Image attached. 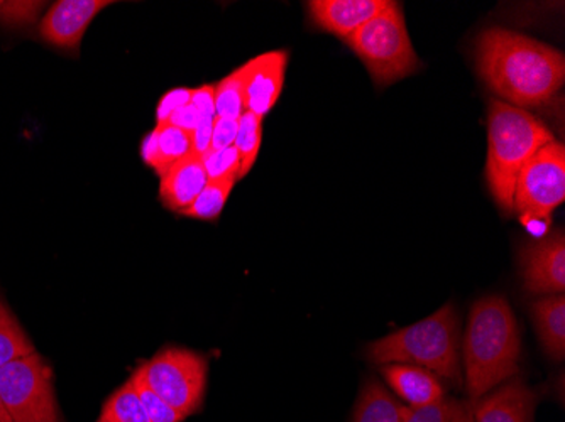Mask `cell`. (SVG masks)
<instances>
[{
	"mask_svg": "<svg viewBox=\"0 0 565 422\" xmlns=\"http://www.w3.org/2000/svg\"><path fill=\"white\" fill-rule=\"evenodd\" d=\"M110 6L107 0H60L51 6L40 25L41 40L62 50H76L90 22Z\"/></svg>",
	"mask_w": 565,
	"mask_h": 422,
	"instance_id": "obj_11",
	"label": "cell"
},
{
	"mask_svg": "<svg viewBox=\"0 0 565 422\" xmlns=\"http://www.w3.org/2000/svg\"><path fill=\"white\" fill-rule=\"evenodd\" d=\"M41 2H0V24H28L43 9Z\"/></svg>",
	"mask_w": 565,
	"mask_h": 422,
	"instance_id": "obj_27",
	"label": "cell"
},
{
	"mask_svg": "<svg viewBox=\"0 0 565 422\" xmlns=\"http://www.w3.org/2000/svg\"><path fill=\"white\" fill-rule=\"evenodd\" d=\"M555 138L548 127L529 110L493 100L488 112V161L486 177L498 206L513 214L520 171Z\"/></svg>",
	"mask_w": 565,
	"mask_h": 422,
	"instance_id": "obj_3",
	"label": "cell"
},
{
	"mask_svg": "<svg viewBox=\"0 0 565 422\" xmlns=\"http://www.w3.org/2000/svg\"><path fill=\"white\" fill-rule=\"evenodd\" d=\"M237 181L239 180L234 174L233 176L218 177V180H209L207 186L202 190L199 198L182 215L196 218V220H217Z\"/></svg>",
	"mask_w": 565,
	"mask_h": 422,
	"instance_id": "obj_19",
	"label": "cell"
},
{
	"mask_svg": "<svg viewBox=\"0 0 565 422\" xmlns=\"http://www.w3.org/2000/svg\"><path fill=\"white\" fill-rule=\"evenodd\" d=\"M520 263L526 291L533 294H564V231H554L548 237L523 247Z\"/></svg>",
	"mask_w": 565,
	"mask_h": 422,
	"instance_id": "obj_9",
	"label": "cell"
},
{
	"mask_svg": "<svg viewBox=\"0 0 565 422\" xmlns=\"http://www.w3.org/2000/svg\"><path fill=\"white\" fill-rule=\"evenodd\" d=\"M520 347L519 323L504 297H482L471 307L462 357L472 401L515 376Z\"/></svg>",
	"mask_w": 565,
	"mask_h": 422,
	"instance_id": "obj_2",
	"label": "cell"
},
{
	"mask_svg": "<svg viewBox=\"0 0 565 422\" xmlns=\"http://www.w3.org/2000/svg\"><path fill=\"white\" fill-rule=\"evenodd\" d=\"M536 335L541 339L545 354L555 361L565 357V297L564 294H552L536 301L532 306Z\"/></svg>",
	"mask_w": 565,
	"mask_h": 422,
	"instance_id": "obj_17",
	"label": "cell"
},
{
	"mask_svg": "<svg viewBox=\"0 0 565 422\" xmlns=\"http://www.w3.org/2000/svg\"><path fill=\"white\" fill-rule=\"evenodd\" d=\"M287 65V51L278 50L256 56L241 66L247 112L262 119H265L266 113L271 112L285 87Z\"/></svg>",
	"mask_w": 565,
	"mask_h": 422,
	"instance_id": "obj_10",
	"label": "cell"
},
{
	"mask_svg": "<svg viewBox=\"0 0 565 422\" xmlns=\"http://www.w3.org/2000/svg\"><path fill=\"white\" fill-rule=\"evenodd\" d=\"M390 4V0H313L308 2V11L320 30L348 41Z\"/></svg>",
	"mask_w": 565,
	"mask_h": 422,
	"instance_id": "obj_12",
	"label": "cell"
},
{
	"mask_svg": "<svg viewBox=\"0 0 565 422\" xmlns=\"http://www.w3.org/2000/svg\"><path fill=\"white\" fill-rule=\"evenodd\" d=\"M263 141V119L250 112H244L237 127V138L234 148L239 154V180L247 176L253 170L254 163L258 160L259 149Z\"/></svg>",
	"mask_w": 565,
	"mask_h": 422,
	"instance_id": "obj_23",
	"label": "cell"
},
{
	"mask_svg": "<svg viewBox=\"0 0 565 422\" xmlns=\"http://www.w3.org/2000/svg\"><path fill=\"white\" fill-rule=\"evenodd\" d=\"M384 380L412 408H424L446 398L439 377L415 365L388 364L381 368Z\"/></svg>",
	"mask_w": 565,
	"mask_h": 422,
	"instance_id": "obj_15",
	"label": "cell"
},
{
	"mask_svg": "<svg viewBox=\"0 0 565 422\" xmlns=\"http://www.w3.org/2000/svg\"><path fill=\"white\" fill-rule=\"evenodd\" d=\"M207 368V358L203 355L170 347L136 368V374L158 398L189 418L202 408Z\"/></svg>",
	"mask_w": 565,
	"mask_h": 422,
	"instance_id": "obj_7",
	"label": "cell"
},
{
	"mask_svg": "<svg viewBox=\"0 0 565 422\" xmlns=\"http://www.w3.org/2000/svg\"><path fill=\"white\" fill-rule=\"evenodd\" d=\"M193 88H177V90L168 91L164 97H161L157 110V123H164L170 119L171 113L182 109L192 100Z\"/></svg>",
	"mask_w": 565,
	"mask_h": 422,
	"instance_id": "obj_28",
	"label": "cell"
},
{
	"mask_svg": "<svg viewBox=\"0 0 565 422\" xmlns=\"http://www.w3.org/2000/svg\"><path fill=\"white\" fill-rule=\"evenodd\" d=\"M349 46L370 72L377 87H388L420 68V59L396 2L374 15L348 37Z\"/></svg>",
	"mask_w": 565,
	"mask_h": 422,
	"instance_id": "obj_5",
	"label": "cell"
},
{
	"mask_svg": "<svg viewBox=\"0 0 565 422\" xmlns=\"http://www.w3.org/2000/svg\"><path fill=\"white\" fill-rule=\"evenodd\" d=\"M405 422H476L475 405L444 398L424 408H406Z\"/></svg>",
	"mask_w": 565,
	"mask_h": 422,
	"instance_id": "obj_22",
	"label": "cell"
},
{
	"mask_svg": "<svg viewBox=\"0 0 565 422\" xmlns=\"http://www.w3.org/2000/svg\"><path fill=\"white\" fill-rule=\"evenodd\" d=\"M97 422H106V421H104V419L100 418V419H98Z\"/></svg>",
	"mask_w": 565,
	"mask_h": 422,
	"instance_id": "obj_33",
	"label": "cell"
},
{
	"mask_svg": "<svg viewBox=\"0 0 565 422\" xmlns=\"http://www.w3.org/2000/svg\"><path fill=\"white\" fill-rule=\"evenodd\" d=\"M565 199V148L551 142L533 155L516 180L513 209L526 228L544 235Z\"/></svg>",
	"mask_w": 565,
	"mask_h": 422,
	"instance_id": "obj_6",
	"label": "cell"
},
{
	"mask_svg": "<svg viewBox=\"0 0 565 422\" xmlns=\"http://www.w3.org/2000/svg\"><path fill=\"white\" fill-rule=\"evenodd\" d=\"M215 87V116L221 119L239 120L246 112L243 69L225 76Z\"/></svg>",
	"mask_w": 565,
	"mask_h": 422,
	"instance_id": "obj_24",
	"label": "cell"
},
{
	"mask_svg": "<svg viewBox=\"0 0 565 422\" xmlns=\"http://www.w3.org/2000/svg\"><path fill=\"white\" fill-rule=\"evenodd\" d=\"M476 59L486 85L519 109L539 107L564 87V53L515 31H484Z\"/></svg>",
	"mask_w": 565,
	"mask_h": 422,
	"instance_id": "obj_1",
	"label": "cell"
},
{
	"mask_svg": "<svg viewBox=\"0 0 565 422\" xmlns=\"http://www.w3.org/2000/svg\"><path fill=\"white\" fill-rule=\"evenodd\" d=\"M209 176L202 155H186L174 163L167 173L161 176L160 199L167 208L183 214L199 198L202 190L207 186Z\"/></svg>",
	"mask_w": 565,
	"mask_h": 422,
	"instance_id": "obj_13",
	"label": "cell"
},
{
	"mask_svg": "<svg viewBox=\"0 0 565 422\" xmlns=\"http://www.w3.org/2000/svg\"><path fill=\"white\" fill-rule=\"evenodd\" d=\"M30 336L25 335L8 304L0 297V367L24 355L33 354Z\"/></svg>",
	"mask_w": 565,
	"mask_h": 422,
	"instance_id": "obj_20",
	"label": "cell"
},
{
	"mask_svg": "<svg viewBox=\"0 0 565 422\" xmlns=\"http://www.w3.org/2000/svg\"><path fill=\"white\" fill-rule=\"evenodd\" d=\"M193 152V134L171 123H157L142 142V160L160 177L178 161Z\"/></svg>",
	"mask_w": 565,
	"mask_h": 422,
	"instance_id": "obj_16",
	"label": "cell"
},
{
	"mask_svg": "<svg viewBox=\"0 0 565 422\" xmlns=\"http://www.w3.org/2000/svg\"><path fill=\"white\" fill-rule=\"evenodd\" d=\"M237 127H239V120L215 117L214 130H212L211 151H224V149L233 148L237 138Z\"/></svg>",
	"mask_w": 565,
	"mask_h": 422,
	"instance_id": "obj_29",
	"label": "cell"
},
{
	"mask_svg": "<svg viewBox=\"0 0 565 422\" xmlns=\"http://www.w3.org/2000/svg\"><path fill=\"white\" fill-rule=\"evenodd\" d=\"M100 418L106 422H151L132 379L107 399Z\"/></svg>",
	"mask_w": 565,
	"mask_h": 422,
	"instance_id": "obj_21",
	"label": "cell"
},
{
	"mask_svg": "<svg viewBox=\"0 0 565 422\" xmlns=\"http://www.w3.org/2000/svg\"><path fill=\"white\" fill-rule=\"evenodd\" d=\"M406 408L399 405L376 380H370L359 393L352 422H405Z\"/></svg>",
	"mask_w": 565,
	"mask_h": 422,
	"instance_id": "obj_18",
	"label": "cell"
},
{
	"mask_svg": "<svg viewBox=\"0 0 565 422\" xmlns=\"http://www.w3.org/2000/svg\"><path fill=\"white\" fill-rule=\"evenodd\" d=\"M0 422H12L11 415H9L8 409H6L2 398H0Z\"/></svg>",
	"mask_w": 565,
	"mask_h": 422,
	"instance_id": "obj_32",
	"label": "cell"
},
{
	"mask_svg": "<svg viewBox=\"0 0 565 422\" xmlns=\"http://www.w3.org/2000/svg\"><path fill=\"white\" fill-rule=\"evenodd\" d=\"M200 119H202V116H200L199 110L192 104H189L182 107V109H178L177 112L171 113L170 119L164 123H171V126L193 134V130L199 127Z\"/></svg>",
	"mask_w": 565,
	"mask_h": 422,
	"instance_id": "obj_31",
	"label": "cell"
},
{
	"mask_svg": "<svg viewBox=\"0 0 565 422\" xmlns=\"http://www.w3.org/2000/svg\"><path fill=\"white\" fill-rule=\"evenodd\" d=\"M0 398L12 422H62L53 370L36 351L0 367Z\"/></svg>",
	"mask_w": 565,
	"mask_h": 422,
	"instance_id": "obj_8",
	"label": "cell"
},
{
	"mask_svg": "<svg viewBox=\"0 0 565 422\" xmlns=\"http://www.w3.org/2000/svg\"><path fill=\"white\" fill-rule=\"evenodd\" d=\"M202 160L207 170L209 180H218L233 174L239 180V154L234 145L224 151H209L207 154L202 155Z\"/></svg>",
	"mask_w": 565,
	"mask_h": 422,
	"instance_id": "obj_26",
	"label": "cell"
},
{
	"mask_svg": "<svg viewBox=\"0 0 565 422\" xmlns=\"http://www.w3.org/2000/svg\"><path fill=\"white\" fill-rule=\"evenodd\" d=\"M459 336V314L449 303L428 318L371 343L366 357L381 365H415L457 386Z\"/></svg>",
	"mask_w": 565,
	"mask_h": 422,
	"instance_id": "obj_4",
	"label": "cell"
},
{
	"mask_svg": "<svg viewBox=\"0 0 565 422\" xmlns=\"http://www.w3.org/2000/svg\"><path fill=\"white\" fill-rule=\"evenodd\" d=\"M536 396L522 380H513L475 405L476 422H533Z\"/></svg>",
	"mask_w": 565,
	"mask_h": 422,
	"instance_id": "obj_14",
	"label": "cell"
},
{
	"mask_svg": "<svg viewBox=\"0 0 565 422\" xmlns=\"http://www.w3.org/2000/svg\"><path fill=\"white\" fill-rule=\"evenodd\" d=\"M190 104L199 110L200 116L217 117L215 116L214 85H203V87L193 88Z\"/></svg>",
	"mask_w": 565,
	"mask_h": 422,
	"instance_id": "obj_30",
	"label": "cell"
},
{
	"mask_svg": "<svg viewBox=\"0 0 565 422\" xmlns=\"http://www.w3.org/2000/svg\"><path fill=\"white\" fill-rule=\"evenodd\" d=\"M135 382L136 390H138L139 398H141L142 405H145L146 414H148L151 422H183L185 415L180 414L177 409L171 408L167 401L158 398L157 393L152 392L141 379L138 374L131 377Z\"/></svg>",
	"mask_w": 565,
	"mask_h": 422,
	"instance_id": "obj_25",
	"label": "cell"
}]
</instances>
